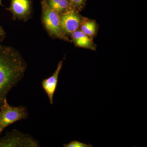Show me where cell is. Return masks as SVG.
<instances>
[{
  "mask_svg": "<svg viewBox=\"0 0 147 147\" xmlns=\"http://www.w3.org/2000/svg\"><path fill=\"white\" fill-rule=\"evenodd\" d=\"M26 65L13 49L0 45V107L11 89L24 76Z\"/></svg>",
  "mask_w": 147,
  "mask_h": 147,
  "instance_id": "6da1fadb",
  "label": "cell"
},
{
  "mask_svg": "<svg viewBox=\"0 0 147 147\" xmlns=\"http://www.w3.org/2000/svg\"><path fill=\"white\" fill-rule=\"evenodd\" d=\"M28 117L26 108L23 106L14 107L8 104L6 98L0 107V123L4 129Z\"/></svg>",
  "mask_w": 147,
  "mask_h": 147,
  "instance_id": "7a4b0ae2",
  "label": "cell"
},
{
  "mask_svg": "<svg viewBox=\"0 0 147 147\" xmlns=\"http://www.w3.org/2000/svg\"><path fill=\"white\" fill-rule=\"evenodd\" d=\"M38 146V142L31 137L15 129L0 140V147H36Z\"/></svg>",
  "mask_w": 147,
  "mask_h": 147,
  "instance_id": "3957f363",
  "label": "cell"
},
{
  "mask_svg": "<svg viewBox=\"0 0 147 147\" xmlns=\"http://www.w3.org/2000/svg\"><path fill=\"white\" fill-rule=\"evenodd\" d=\"M43 21L47 30L51 34L58 37L65 38L61 26V17L58 12L50 8L45 0H43Z\"/></svg>",
  "mask_w": 147,
  "mask_h": 147,
  "instance_id": "277c9868",
  "label": "cell"
},
{
  "mask_svg": "<svg viewBox=\"0 0 147 147\" xmlns=\"http://www.w3.org/2000/svg\"><path fill=\"white\" fill-rule=\"evenodd\" d=\"M63 61H61L58 64L57 69L52 76L47 79L42 80L41 85L50 100V104L53 105L54 96L58 83L59 75L63 66Z\"/></svg>",
  "mask_w": 147,
  "mask_h": 147,
  "instance_id": "5b68a950",
  "label": "cell"
},
{
  "mask_svg": "<svg viewBox=\"0 0 147 147\" xmlns=\"http://www.w3.org/2000/svg\"><path fill=\"white\" fill-rule=\"evenodd\" d=\"M61 23L63 31L72 34L79 28L81 19L74 11L71 9L66 11L61 17Z\"/></svg>",
  "mask_w": 147,
  "mask_h": 147,
  "instance_id": "8992f818",
  "label": "cell"
},
{
  "mask_svg": "<svg viewBox=\"0 0 147 147\" xmlns=\"http://www.w3.org/2000/svg\"><path fill=\"white\" fill-rule=\"evenodd\" d=\"M72 37L76 45L79 47L95 50V47L89 36L82 31H76L72 33Z\"/></svg>",
  "mask_w": 147,
  "mask_h": 147,
  "instance_id": "52a82bcc",
  "label": "cell"
},
{
  "mask_svg": "<svg viewBox=\"0 0 147 147\" xmlns=\"http://www.w3.org/2000/svg\"><path fill=\"white\" fill-rule=\"evenodd\" d=\"M10 8L16 15L24 16L30 10V0H11Z\"/></svg>",
  "mask_w": 147,
  "mask_h": 147,
  "instance_id": "ba28073f",
  "label": "cell"
},
{
  "mask_svg": "<svg viewBox=\"0 0 147 147\" xmlns=\"http://www.w3.org/2000/svg\"><path fill=\"white\" fill-rule=\"evenodd\" d=\"M50 8L57 12L63 11L69 8L70 5L69 0H45Z\"/></svg>",
  "mask_w": 147,
  "mask_h": 147,
  "instance_id": "9c48e42d",
  "label": "cell"
},
{
  "mask_svg": "<svg viewBox=\"0 0 147 147\" xmlns=\"http://www.w3.org/2000/svg\"><path fill=\"white\" fill-rule=\"evenodd\" d=\"M81 31L88 36H92L96 32V24L92 20H84L81 23Z\"/></svg>",
  "mask_w": 147,
  "mask_h": 147,
  "instance_id": "30bf717a",
  "label": "cell"
},
{
  "mask_svg": "<svg viewBox=\"0 0 147 147\" xmlns=\"http://www.w3.org/2000/svg\"><path fill=\"white\" fill-rule=\"evenodd\" d=\"M92 145L85 144L77 141H72L68 144H64V147H92Z\"/></svg>",
  "mask_w": 147,
  "mask_h": 147,
  "instance_id": "8fae6325",
  "label": "cell"
},
{
  "mask_svg": "<svg viewBox=\"0 0 147 147\" xmlns=\"http://www.w3.org/2000/svg\"><path fill=\"white\" fill-rule=\"evenodd\" d=\"M86 0H69L71 5L75 7H80L84 5Z\"/></svg>",
  "mask_w": 147,
  "mask_h": 147,
  "instance_id": "7c38bea8",
  "label": "cell"
},
{
  "mask_svg": "<svg viewBox=\"0 0 147 147\" xmlns=\"http://www.w3.org/2000/svg\"><path fill=\"white\" fill-rule=\"evenodd\" d=\"M4 129L2 125L1 124V123H0V134H1L2 131H3V130Z\"/></svg>",
  "mask_w": 147,
  "mask_h": 147,
  "instance_id": "4fadbf2b",
  "label": "cell"
},
{
  "mask_svg": "<svg viewBox=\"0 0 147 147\" xmlns=\"http://www.w3.org/2000/svg\"><path fill=\"white\" fill-rule=\"evenodd\" d=\"M2 31L1 30V28H0V37H1V36L2 35Z\"/></svg>",
  "mask_w": 147,
  "mask_h": 147,
  "instance_id": "5bb4252c",
  "label": "cell"
},
{
  "mask_svg": "<svg viewBox=\"0 0 147 147\" xmlns=\"http://www.w3.org/2000/svg\"><path fill=\"white\" fill-rule=\"evenodd\" d=\"M0 5H2L1 1L0 0Z\"/></svg>",
  "mask_w": 147,
  "mask_h": 147,
  "instance_id": "9a60e30c",
  "label": "cell"
}]
</instances>
